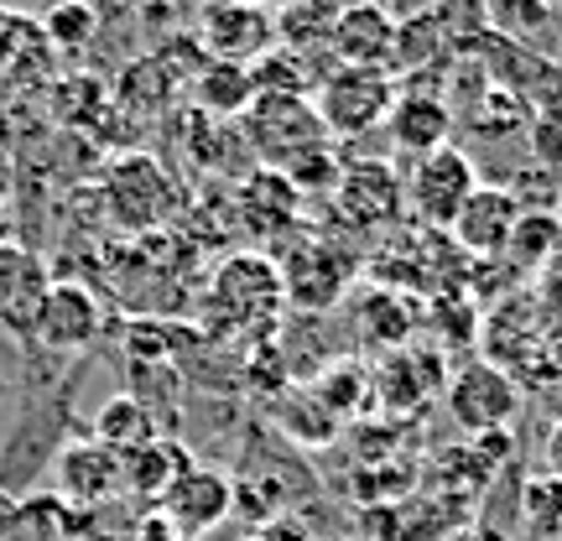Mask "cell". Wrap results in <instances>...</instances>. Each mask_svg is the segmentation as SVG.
<instances>
[{
  "label": "cell",
  "instance_id": "2",
  "mask_svg": "<svg viewBox=\"0 0 562 541\" xmlns=\"http://www.w3.org/2000/svg\"><path fill=\"white\" fill-rule=\"evenodd\" d=\"M245 125V146L261 157V167L281 172L297 157L328 146V125L313 110V100H292V94H256L250 110L240 115Z\"/></svg>",
  "mask_w": 562,
  "mask_h": 541
},
{
  "label": "cell",
  "instance_id": "30",
  "mask_svg": "<svg viewBox=\"0 0 562 541\" xmlns=\"http://www.w3.org/2000/svg\"><path fill=\"white\" fill-rule=\"evenodd\" d=\"M16 240V219H11V208H5V199H0V245Z\"/></svg>",
  "mask_w": 562,
  "mask_h": 541
},
{
  "label": "cell",
  "instance_id": "24",
  "mask_svg": "<svg viewBox=\"0 0 562 541\" xmlns=\"http://www.w3.org/2000/svg\"><path fill=\"white\" fill-rule=\"evenodd\" d=\"M526 146L531 161L562 182V104H542L537 115H526Z\"/></svg>",
  "mask_w": 562,
  "mask_h": 541
},
{
  "label": "cell",
  "instance_id": "27",
  "mask_svg": "<svg viewBox=\"0 0 562 541\" xmlns=\"http://www.w3.org/2000/svg\"><path fill=\"white\" fill-rule=\"evenodd\" d=\"M94 5L89 0H68V5H58L53 16H47V37L58 42V47H83V42L94 37Z\"/></svg>",
  "mask_w": 562,
  "mask_h": 541
},
{
  "label": "cell",
  "instance_id": "20",
  "mask_svg": "<svg viewBox=\"0 0 562 541\" xmlns=\"http://www.w3.org/2000/svg\"><path fill=\"white\" fill-rule=\"evenodd\" d=\"M501 261H510L516 277H537L552 261H562V219L552 208H521V219L510 229Z\"/></svg>",
  "mask_w": 562,
  "mask_h": 541
},
{
  "label": "cell",
  "instance_id": "6",
  "mask_svg": "<svg viewBox=\"0 0 562 541\" xmlns=\"http://www.w3.org/2000/svg\"><path fill=\"white\" fill-rule=\"evenodd\" d=\"M334 208L349 229H391L406 214V172H396L385 157H364L344 167L339 188H334Z\"/></svg>",
  "mask_w": 562,
  "mask_h": 541
},
{
  "label": "cell",
  "instance_id": "34",
  "mask_svg": "<svg viewBox=\"0 0 562 541\" xmlns=\"http://www.w3.org/2000/svg\"><path fill=\"white\" fill-rule=\"evenodd\" d=\"M256 5H266V0H256ZM281 5H286V0H281Z\"/></svg>",
  "mask_w": 562,
  "mask_h": 541
},
{
  "label": "cell",
  "instance_id": "29",
  "mask_svg": "<svg viewBox=\"0 0 562 541\" xmlns=\"http://www.w3.org/2000/svg\"><path fill=\"white\" fill-rule=\"evenodd\" d=\"M547 474L562 480V417L552 421V432H547Z\"/></svg>",
  "mask_w": 562,
  "mask_h": 541
},
{
  "label": "cell",
  "instance_id": "5",
  "mask_svg": "<svg viewBox=\"0 0 562 541\" xmlns=\"http://www.w3.org/2000/svg\"><path fill=\"white\" fill-rule=\"evenodd\" d=\"M448 417L459 421L463 432H474V438L505 432L510 421L521 417V385L495 360L463 364L459 375L448 381Z\"/></svg>",
  "mask_w": 562,
  "mask_h": 541
},
{
  "label": "cell",
  "instance_id": "32",
  "mask_svg": "<svg viewBox=\"0 0 562 541\" xmlns=\"http://www.w3.org/2000/svg\"><path fill=\"white\" fill-rule=\"evenodd\" d=\"M339 5H385V0H339Z\"/></svg>",
  "mask_w": 562,
  "mask_h": 541
},
{
  "label": "cell",
  "instance_id": "14",
  "mask_svg": "<svg viewBox=\"0 0 562 541\" xmlns=\"http://www.w3.org/2000/svg\"><path fill=\"white\" fill-rule=\"evenodd\" d=\"M167 521L178 526V537H203V531H214V526L235 510V484H229V474H220V469H188L167 495H161L157 505Z\"/></svg>",
  "mask_w": 562,
  "mask_h": 541
},
{
  "label": "cell",
  "instance_id": "25",
  "mask_svg": "<svg viewBox=\"0 0 562 541\" xmlns=\"http://www.w3.org/2000/svg\"><path fill=\"white\" fill-rule=\"evenodd\" d=\"M281 178L292 182L302 199H307V193H323V188L334 193V188H339V178H344V161H339V151H334V146H318V151L297 157L292 167H281Z\"/></svg>",
  "mask_w": 562,
  "mask_h": 541
},
{
  "label": "cell",
  "instance_id": "1",
  "mask_svg": "<svg viewBox=\"0 0 562 541\" xmlns=\"http://www.w3.org/2000/svg\"><path fill=\"white\" fill-rule=\"evenodd\" d=\"M281 302V271L271 256H229L214 271V286L203 297V323L220 334H245V328H266L277 323Z\"/></svg>",
  "mask_w": 562,
  "mask_h": 541
},
{
  "label": "cell",
  "instance_id": "3",
  "mask_svg": "<svg viewBox=\"0 0 562 541\" xmlns=\"http://www.w3.org/2000/svg\"><path fill=\"white\" fill-rule=\"evenodd\" d=\"M391 104H396V74H385V68H339L334 63L318 79L313 110L323 115L328 136H364V131H381Z\"/></svg>",
  "mask_w": 562,
  "mask_h": 541
},
{
  "label": "cell",
  "instance_id": "17",
  "mask_svg": "<svg viewBox=\"0 0 562 541\" xmlns=\"http://www.w3.org/2000/svg\"><path fill=\"white\" fill-rule=\"evenodd\" d=\"M188 469H193L188 448L157 432L151 442H140V448L121 453V495L146 500V505H161V495H167V489H172Z\"/></svg>",
  "mask_w": 562,
  "mask_h": 541
},
{
  "label": "cell",
  "instance_id": "15",
  "mask_svg": "<svg viewBox=\"0 0 562 541\" xmlns=\"http://www.w3.org/2000/svg\"><path fill=\"white\" fill-rule=\"evenodd\" d=\"M277 271H281L286 302H297V307H334L339 292L349 286V277H355V256H344L334 245H302L286 261H277Z\"/></svg>",
  "mask_w": 562,
  "mask_h": 541
},
{
  "label": "cell",
  "instance_id": "33",
  "mask_svg": "<svg viewBox=\"0 0 562 541\" xmlns=\"http://www.w3.org/2000/svg\"><path fill=\"white\" fill-rule=\"evenodd\" d=\"M552 208H558V219H562V193H558V203H552Z\"/></svg>",
  "mask_w": 562,
  "mask_h": 541
},
{
  "label": "cell",
  "instance_id": "35",
  "mask_svg": "<svg viewBox=\"0 0 562 541\" xmlns=\"http://www.w3.org/2000/svg\"><path fill=\"white\" fill-rule=\"evenodd\" d=\"M349 541H355V537H349Z\"/></svg>",
  "mask_w": 562,
  "mask_h": 541
},
{
  "label": "cell",
  "instance_id": "16",
  "mask_svg": "<svg viewBox=\"0 0 562 541\" xmlns=\"http://www.w3.org/2000/svg\"><path fill=\"white\" fill-rule=\"evenodd\" d=\"M453 125H459L453 121V104L442 100V94H432V89L396 94L391 115H385V131L396 140V151H406L412 161L438 151V146H453Z\"/></svg>",
  "mask_w": 562,
  "mask_h": 541
},
{
  "label": "cell",
  "instance_id": "31",
  "mask_svg": "<svg viewBox=\"0 0 562 541\" xmlns=\"http://www.w3.org/2000/svg\"><path fill=\"white\" fill-rule=\"evenodd\" d=\"M32 5H37V0H0V11H5V16H21V11H32Z\"/></svg>",
  "mask_w": 562,
  "mask_h": 541
},
{
  "label": "cell",
  "instance_id": "8",
  "mask_svg": "<svg viewBox=\"0 0 562 541\" xmlns=\"http://www.w3.org/2000/svg\"><path fill=\"white\" fill-rule=\"evenodd\" d=\"M199 32H203L209 58L245 63V68L277 47V16L266 5H256V0H209Z\"/></svg>",
  "mask_w": 562,
  "mask_h": 541
},
{
  "label": "cell",
  "instance_id": "12",
  "mask_svg": "<svg viewBox=\"0 0 562 541\" xmlns=\"http://www.w3.org/2000/svg\"><path fill=\"white\" fill-rule=\"evenodd\" d=\"M47 286H53V271L32 245H0V328L11 339H32V323H37Z\"/></svg>",
  "mask_w": 562,
  "mask_h": 541
},
{
  "label": "cell",
  "instance_id": "23",
  "mask_svg": "<svg viewBox=\"0 0 562 541\" xmlns=\"http://www.w3.org/2000/svg\"><path fill=\"white\" fill-rule=\"evenodd\" d=\"M250 83H256V94H292V100H307L313 94V83H318V68L297 53H286V47H271L261 58L250 63Z\"/></svg>",
  "mask_w": 562,
  "mask_h": 541
},
{
  "label": "cell",
  "instance_id": "26",
  "mask_svg": "<svg viewBox=\"0 0 562 541\" xmlns=\"http://www.w3.org/2000/svg\"><path fill=\"white\" fill-rule=\"evenodd\" d=\"M526 521L537 537H562V480L542 474L526 484Z\"/></svg>",
  "mask_w": 562,
  "mask_h": 541
},
{
  "label": "cell",
  "instance_id": "19",
  "mask_svg": "<svg viewBox=\"0 0 562 541\" xmlns=\"http://www.w3.org/2000/svg\"><path fill=\"white\" fill-rule=\"evenodd\" d=\"M256 100V83H250V68L245 63H220L209 58L199 63L193 74V104H199L209 121H240Z\"/></svg>",
  "mask_w": 562,
  "mask_h": 541
},
{
  "label": "cell",
  "instance_id": "13",
  "mask_svg": "<svg viewBox=\"0 0 562 541\" xmlns=\"http://www.w3.org/2000/svg\"><path fill=\"white\" fill-rule=\"evenodd\" d=\"M328 58L339 68H385L396 63V16L385 5H339Z\"/></svg>",
  "mask_w": 562,
  "mask_h": 541
},
{
  "label": "cell",
  "instance_id": "10",
  "mask_svg": "<svg viewBox=\"0 0 562 541\" xmlns=\"http://www.w3.org/2000/svg\"><path fill=\"white\" fill-rule=\"evenodd\" d=\"M121 495V459L94 438L68 442L53 459V500L68 510H100Z\"/></svg>",
  "mask_w": 562,
  "mask_h": 541
},
{
  "label": "cell",
  "instance_id": "22",
  "mask_svg": "<svg viewBox=\"0 0 562 541\" xmlns=\"http://www.w3.org/2000/svg\"><path fill=\"white\" fill-rule=\"evenodd\" d=\"M151 438H157V421H151V412H146L136 396H110V402L100 406V417H94V442L110 448L115 459Z\"/></svg>",
  "mask_w": 562,
  "mask_h": 541
},
{
  "label": "cell",
  "instance_id": "21",
  "mask_svg": "<svg viewBox=\"0 0 562 541\" xmlns=\"http://www.w3.org/2000/svg\"><path fill=\"white\" fill-rule=\"evenodd\" d=\"M334 21H339V0H286L277 16V37L286 53L313 63V53H328Z\"/></svg>",
  "mask_w": 562,
  "mask_h": 541
},
{
  "label": "cell",
  "instance_id": "18",
  "mask_svg": "<svg viewBox=\"0 0 562 541\" xmlns=\"http://www.w3.org/2000/svg\"><path fill=\"white\" fill-rule=\"evenodd\" d=\"M297 214H302V193L292 182L261 167V172H250L240 188V219L250 235H261V240H281V235H292L297 229Z\"/></svg>",
  "mask_w": 562,
  "mask_h": 541
},
{
  "label": "cell",
  "instance_id": "9",
  "mask_svg": "<svg viewBox=\"0 0 562 541\" xmlns=\"http://www.w3.org/2000/svg\"><path fill=\"white\" fill-rule=\"evenodd\" d=\"M104 328V307L100 297L83 286V281H53L47 297L37 307V323H32V339L53 354H74V349H89Z\"/></svg>",
  "mask_w": 562,
  "mask_h": 541
},
{
  "label": "cell",
  "instance_id": "28",
  "mask_svg": "<svg viewBox=\"0 0 562 541\" xmlns=\"http://www.w3.org/2000/svg\"><path fill=\"white\" fill-rule=\"evenodd\" d=\"M552 5L558 0H501L495 11H501V21L510 26V32H537V26H547V16H552Z\"/></svg>",
  "mask_w": 562,
  "mask_h": 541
},
{
  "label": "cell",
  "instance_id": "7",
  "mask_svg": "<svg viewBox=\"0 0 562 541\" xmlns=\"http://www.w3.org/2000/svg\"><path fill=\"white\" fill-rule=\"evenodd\" d=\"M104 203H110L115 224H125V229H151V224H161L178 208V188L161 172V161L121 157L110 167V178H104Z\"/></svg>",
  "mask_w": 562,
  "mask_h": 541
},
{
  "label": "cell",
  "instance_id": "4",
  "mask_svg": "<svg viewBox=\"0 0 562 541\" xmlns=\"http://www.w3.org/2000/svg\"><path fill=\"white\" fill-rule=\"evenodd\" d=\"M474 188H480L474 157L459 151V146H438V151L412 161V172H406V208L427 229H448L459 219L463 203L474 199Z\"/></svg>",
  "mask_w": 562,
  "mask_h": 541
},
{
  "label": "cell",
  "instance_id": "11",
  "mask_svg": "<svg viewBox=\"0 0 562 541\" xmlns=\"http://www.w3.org/2000/svg\"><path fill=\"white\" fill-rule=\"evenodd\" d=\"M521 219V199L501 188V182H480L474 188V199L459 208V219L448 224V235L459 245L463 256H474V261H501L505 256V240H510V229Z\"/></svg>",
  "mask_w": 562,
  "mask_h": 541
}]
</instances>
